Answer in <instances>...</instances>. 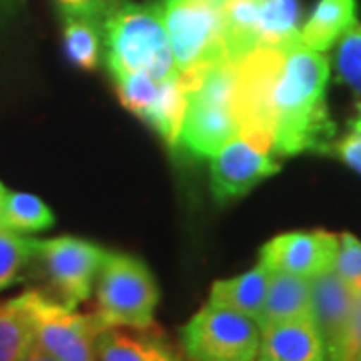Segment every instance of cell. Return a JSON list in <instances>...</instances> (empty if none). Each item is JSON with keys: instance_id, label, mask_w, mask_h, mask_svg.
Returning <instances> with one entry per match:
<instances>
[{"instance_id": "cell-24", "label": "cell", "mask_w": 361, "mask_h": 361, "mask_svg": "<svg viewBox=\"0 0 361 361\" xmlns=\"http://www.w3.org/2000/svg\"><path fill=\"white\" fill-rule=\"evenodd\" d=\"M113 80H115V89L118 92L121 104L139 118H145L147 113L151 111V106L155 104L157 97L161 92V85H163L145 73L121 75V77H113Z\"/></svg>"}, {"instance_id": "cell-20", "label": "cell", "mask_w": 361, "mask_h": 361, "mask_svg": "<svg viewBox=\"0 0 361 361\" xmlns=\"http://www.w3.org/2000/svg\"><path fill=\"white\" fill-rule=\"evenodd\" d=\"M54 215L47 203L32 193L8 191L4 193V229L18 235L49 231L54 227Z\"/></svg>"}, {"instance_id": "cell-16", "label": "cell", "mask_w": 361, "mask_h": 361, "mask_svg": "<svg viewBox=\"0 0 361 361\" xmlns=\"http://www.w3.org/2000/svg\"><path fill=\"white\" fill-rule=\"evenodd\" d=\"M355 20V0H319L305 25L299 28V40L315 52L331 51Z\"/></svg>"}, {"instance_id": "cell-3", "label": "cell", "mask_w": 361, "mask_h": 361, "mask_svg": "<svg viewBox=\"0 0 361 361\" xmlns=\"http://www.w3.org/2000/svg\"><path fill=\"white\" fill-rule=\"evenodd\" d=\"M101 28L111 77L145 73L159 82L179 77L157 2L121 0L104 16Z\"/></svg>"}, {"instance_id": "cell-2", "label": "cell", "mask_w": 361, "mask_h": 361, "mask_svg": "<svg viewBox=\"0 0 361 361\" xmlns=\"http://www.w3.org/2000/svg\"><path fill=\"white\" fill-rule=\"evenodd\" d=\"M179 77L187 106L177 149L193 157H213L239 135L235 115L237 61L223 56Z\"/></svg>"}, {"instance_id": "cell-33", "label": "cell", "mask_w": 361, "mask_h": 361, "mask_svg": "<svg viewBox=\"0 0 361 361\" xmlns=\"http://www.w3.org/2000/svg\"><path fill=\"white\" fill-rule=\"evenodd\" d=\"M215 2H219L221 6H223V4H225V2H229V0H215Z\"/></svg>"}, {"instance_id": "cell-28", "label": "cell", "mask_w": 361, "mask_h": 361, "mask_svg": "<svg viewBox=\"0 0 361 361\" xmlns=\"http://www.w3.org/2000/svg\"><path fill=\"white\" fill-rule=\"evenodd\" d=\"M54 4H56L63 18H66V16H85V18H92V20L101 23L92 0H54Z\"/></svg>"}, {"instance_id": "cell-13", "label": "cell", "mask_w": 361, "mask_h": 361, "mask_svg": "<svg viewBox=\"0 0 361 361\" xmlns=\"http://www.w3.org/2000/svg\"><path fill=\"white\" fill-rule=\"evenodd\" d=\"M257 361H327V349L313 317L261 327Z\"/></svg>"}, {"instance_id": "cell-5", "label": "cell", "mask_w": 361, "mask_h": 361, "mask_svg": "<svg viewBox=\"0 0 361 361\" xmlns=\"http://www.w3.org/2000/svg\"><path fill=\"white\" fill-rule=\"evenodd\" d=\"M32 331V343L59 361H99L97 337L106 329L94 313L66 307L44 291L18 295Z\"/></svg>"}, {"instance_id": "cell-29", "label": "cell", "mask_w": 361, "mask_h": 361, "mask_svg": "<svg viewBox=\"0 0 361 361\" xmlns=\"http://www.w3.org/2000/svg\"><path fill=\"white\" fill-rule=\"evenodd\" d=\"M25 2L26 0H0V16H13L25 6Z\"/></svg>"}, {"instance_id": "cell-6", "label": "cell", "mask_w": 361, "mask_h": 361, "mask_svg": "<svg viewBox=\"0 0 361 361\" xmlns=\"http://www.w3.org/2000/svg\"><path fill=\"white\" fill-rule=\"evenodd\" d=\"M179 75L227 56L225 11L215 0L157 2Z\"/></svg>"}, {"instance_id": "cell-15", "label": "cell", "mask_w": 361, "mask_h": 361, "mask_svg": "<svg viewBox=\"0 0 361 361\" xmlns=\"http://www.w3.org/2000/svg\"><path fill=\"white\" fill-rule=\"evenodd\" d=\"M271 275H273V271L267 269L263 263H257L253 269L245 271L241 275H235L229 279H219L211 285L207 303L239 311L247 317L255 319L259 325L263 305L267 299V291H269Z\"/></svg>"}, {"instance_id": "cell-11", "label": "cell", "mask_w": 361, "mask_h": 361, "mask_svg": "<svg viewBox=\"0 0 361 361\" xmlns=\"http://www.w3.org/2000/svg\"><path fill=\"white\" fill-rule=\"evenodd\" d=\"M339 235L329 231H293L273 237L259 251V263L273 273L313 279L334 271Z\"/></svg>"}, {"instance_id": "cell-21", "label": "cell", "mask_w": 361, "mask_h": 361, "mask_svg": "<svg viewBox=\"0 0 361 361\" xmlns=\"http://www.w3.org/2000/svg\"><path fill=\"white\" fill-rule=\"evenodd\" d=\"M32 348V331L18 295L0 301V361H20Z\"/></svg>"}, {"instance_id": "cell-19", "label": "cell", "mask_w": 361, "mask_h": 361, "mask_svg": "<svg viewBox=\"0 0 361 361\" xmlns=\"http://www.w3.org/2000/svg\"><path fill=\"white\" fill-rule=\"evenodd\" d=\"M185 106H187L185 89H183L180 77H177L161 85V92L157 97L155 104L151 106V111L142 121L149 123L171 149H177Z\"/></svg>"}, {"instance_id": "cell-18", "label": "cell", "mask_w": 361, "mask_h": 361, "mask_svg": "<svg viewBox=\"0 0 361 361\" xmlns=\"http://www.w3.org/2000/svg\"><path fill=\"white\" fill-rule=\"evenodd\" d=\"M63 39L68 61L82 71H92L101 65L103 52V28L99 20L85 16H66L63 18Z\"/></svg>"}, {"instance_id": "cell-32", "label": "cell", "mask_w": 361, "mask_h": 361, "mask_svg": "<svg viewBox=\"0 0 361 361\" xmlns=\"http://www.w3.org/2000/svg\"><path fill=\"white\" fill-rule=\"evenodd\" d=\"M4 193H6V187L0 183V229H4Z\"/></svg>"}, {"instance_id": "cell-12", "label": "cell", "mask_w": 361, "mask_h": 361, "mask_svg": "<svg viewBox=\"0 0 361 361\" xmlns=\"http://www.w3.org/2000/svg\"><path fill=\"white\" fill-rule=\"evenodd\" d=\"M355 295L336 271L311 279V315L323 337L327 361H339L348 336Z\"/></svg>"}, {"instance_id": "cell-1", "label": "cell", "mask_w": 361, "mask_h": 361, "mask_svg": "<svg viewBox=\"0 0 361 361\" xmlns=\"http://www.w3.org/2000/svg\"><path fill=\"white\" fill-rule=\"evenodd\" d=\"M329 61L323 52L289 44L273 87V141L275 157L303 153L329 155L337 127L327 106Z\"/></svg>"}, {"instance_id": "cell-31", "label": "cell", "mask_w": 361, "mask_h": 361, "mask_svg": "<svg viewBox=\"0 0 361 361\" xmlns=\"http://www.w3.org/2000/svg\"><path fill=\"white\" fill-rule=\"evenodd\" d=\"M20 361H59V360H54V357H51L49 353L40 351V349L32 343V348L28 349V353H26L25 357H23Z\"/></svg>"}, {"instance_id": "cell-7", "label": "cell", "mask_w": 361, "mask_h": 361, "mask_svg": "<svg viewBox=\"0 0 361 361\" xmlns=\"http://www.w3.org/2000/svg\"><path fill=\"white\" fill-rule=\"evenodd\" d=\"M261 327L239 311L207 303L180 327L191 361H257Z\"/></svg>"}, {"instance_id": "cell-14", "label": "cell", "mask_w": 361, "mask_h": 361, "mask_svg": "<svg viewBox=\"0 0 361 361\" xmlns=\"http://www.w3.org/2000/svg\"><path fill=\"white\" fill-rule=\"evenodd\" d=\"M99 361H185L161 334L133 327H106L97 337Z\"/></svg>"}, {"instance_id": "cell-30", "label": "cell", "mask_w": 361, "mask_h": 361, "mask_svg": "<svg viewBox=\"0 0 361 361\" xmlns=\"http://www.w3.org/2000/svg\"><path fill=\"white\" fill-rule=\"evenodd\" d=\"M92 2H94L97 14H99V18H101V23H103L104 16L111 13V11L115 8V6L118 4V2H121V0H92Z\"/></svg>"}, {"instance_id": "cell-8", "label": "cell", "mask_w": 361, "mask_h": 361, "mask_svg": "<svg viewBox=\"0 0 361 361\" xmlns=\"http://www.w3.org/2000/svg\"><path fill=\"white\" fill-rule=\"evenodd\" d=\"M225 11V49L233 61L259 47H287L299 40V0H229Z\"/></svg>"}, {"instance_id": "cell-10", "label": "cell", "mask_w": 361, "mask_h": 361, "mask_svg": "<svg viewBox=\"0 0 361 361\" xmlns=\"http://www.w3.org/2000/svg\"><path fill=\"white\" fill-rule=\"evenodd\" d=\"M279 171L281 165L269 145L237 135L211 157V191L219 203H225L243 197Z\"/></svg>"}, {"instance_id": "cell-26", "label": "cell", "mask_w": 361, "mask_h": 361, "mask_svg": "<svg viewBox=\"0 0 361 361\" xmlns=\"http://www.w3.org/2000/svg\"><path fill=\"white\" fill-rule=\"evenodd\" d=\"M331 155L339 157L349 169L361 175V101L355 104V113L348 121V133L334 142Z\"/></svg>"}, {"instance_id": "cell-9", "label": "cell", "mask_w": 361, "mask_h": 361, "mask_svg": "<svg viewBox=\"0 0 361 361\" xmlns=\"http://www.w3.org/2000/svg\"><path fill=\"white\" fill-rule=\"evenodd\" d=\"M109 251L80 237H56L39 241L32 265L42 275L49 293L66 307L77 310L89 301Z\"/></svg>"}, {"instance_id": "cell-17", "label": "cell", "mask_w": 361, "mask_h": 361, "mask_svg": "<svg viewBox=\"0 0 361 361\" xmlns=\"http://www.w3.org/2000/svg\"><path fill=\"white\" fill-rule=\"evenodd\" d=\"M311 315V279L291 273H273L259 327Z\"/></svg>"}, {"instance_id": "cell-4", "label": "cell", "mask_w": 361, "mask_h": 361, "mask_svg": "<svg viewBox=\"0 0 361 361\" xmlns=\"http://www.w3.org/2000/svg\"><path fill=\"white\" fill-rule=\"evenodd\" d=\"M94 315L104 327L149 329L155 325L161 289L141 259L109 251L94 283Z\"/></svg>"}, {"instance_id": "cell-25", "label": "cell", "mask_w": 361, "mask_h": 361, "mask_svg": "<svg viewBox=\"0 0 361 361\" xmlns=\"http://www.w3.org/2000/svg\"><path fill=\"white\" fill-rule=\"evenodd\" d=\"M334 271L351 289L353 295L361 297V241L355 235L351 233L339 235V249H337Z\"/></svg>"}, {"instance_id": "cell-23", "label": "cell", "mask_w": 361, "mask_h": 361, "mask_svg": "<svg viewBox=\"0 0 361 361\" xmlns=\"http://www.w3.org/2000/svg\"><path fill=\"white\" fill-rule=\"evenodd\" d=\"M337 78L355 92L361 101V23L355 20L334 47Z\"/></svg>"}, {"instance_id": "cell-22", "label": "cell", "mask_w": 361, "mask_h": 361, "mask_svg": "<svg viewBox=\"0 0 361 361\" xmlns=\"http://www.w3.org/2000/svg\"><path fill=\"white\" fill-rule=\"evenodd\" d=\"M39 239L0 229V291L20 283L32 267Z\"/></svg>"}, {"instance_id": "cell-27", "label": "cell", "mask_w": 361, "mask_h": 361, "mask_svg": "<svg viewBox=\"0 0 361 361\" xmlns=\"http://www.w3.org/2000/svg\"><path fill=\"white\" fill-rule=\"evenodd\" d=\"M339 361H361V297H355V305H353Z\"/></svg>"}]
</instances>
